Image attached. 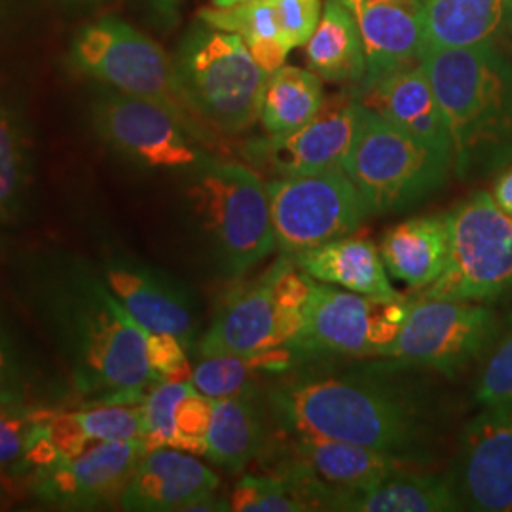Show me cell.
<instances>
[{"label":"cell","instance_id":"60d3db41","mask_svg":"<svg viewBox=\"0 0 512 512\" xmlns=\"http://www.w3.org/2000/svg\"><path fill=\"white\" fill-rule=\"evenodd\" d=\"M150 2H152V6H154L156 14L164 19L165 23L175 21L181 0H150Z\"/></svg>","mask_w":512,"mask_h":512},{"label":"cell","instance_id":"74e56055","mask_svg":"<svg viewBox=\"0 0 512 512\" xmlns=\"http://www.w3.org/2000/svg\"><path fill=\"white\" fill-rule=\"evenodd\" d=\"M281 38L289 50L310 40L321 14V0H270Z\"/></svg>","mask_w":512,"mask_h":512},{"label":"cell","instance_id":"8fae6325","mask_svg":"<svg viewBox=\"0 0 512 512\" xmlns=\"http://www.w3.org/2000/svg\"><path fill=\"white\" fill-rule=\"evenodd\" d=\"M410 302L351 293L315 281L304 310V329L294 351L336 355H378L397 340Z\"/></svg>","mask_w":512,"mask_h":512},{"label":"cell","instance_id":"cb8c5ba5","mask_svg":"<svg viewBox=\"0 0 512 512\" xmlns=\"http://www.w3.org/2000/svg\"><path fill=\"white\" fill-rule=\"evenodd\" d=\"M425 50L492 44L512 25V0H423Z\"/></svg>","mask_w":512,"mask_h":512},{"label":"cell","instance_id":"8992f818","mask_svg":"<svg viewBox=\"0 0 512 512\" xmlns=\"http://www.w3.org/2000/svg\"><path fill=\"white\" fill-rule=\"evenodd\" d=\"M454 158L361 105L344 171L370 215L404 211L440 190Z\"/></svg>","mask_w":512,"mask_h":512},{"label":"cell","instance_id":"d6986e66","mask_svg":"<svg viewBox=\"0 0 512 512\" xmlns=\"http://www.w3.org/2000/svg\"><path fill=\"white\" fill-rule=\"evenodd\" d=\"M219 476L194 454L177 448L148 450L139 461L120 509L135 512L194 511L217 494Z\"/></svg>","mask_w":512,"mask_h":512},{"label":"cell","instance_id":"44dd1931","mask_svg":"<svg viewBox=\"0 0 512 512\" xmlns=\"http://www.w3.org/2000/svg\"><path fill=\"white\" fill-rule=\"evenodd\" d=\"M389 277L412 291L431 287L450 255L448 213L403 220L385 232L380 247Z\"/></svg>","mask_w":512,"mask_h":512},{"label":"cell","instance_id":"e575fe53","mask_svg":"<svg viewBox=\"0 0 512 512\" xmlns=\"http://www.w3.org/2000/svg\"><path fill=\"white\" fill-rule=\"evenodd\" d=\"M190 389L192 382H158L148 389L143 403L147 450L177 448L175 414Z\"/></svg>","mask_w":512,"mask_h":512},{"label":"cell","instance_id":"603a6c76","mask_svg":"<svg viewBox=\"0 0 512 512\" xmlns=\"http://www.w3.org/2000/svg\"><path fill=\"white\" fill-rule=\"evenodd\" d=\"M143 403L145 399L110 397L84 410H57L48 433L59 458H76L99 442H145Z\"/></svg>","mask_w":512,"mask_h":512},{"label":"cell","instance_id":"ba28073f","mask_svg":"<svg viewBox=\"0 0 512 512\" xmlns=\"http://www.w3.org/2000/svg\"><path fill=\"white\" fill-rule=\"evenodd\" d=\"M446 270L423 298L494 302L512 291V217L490 192H475L448 213Z\"/></svg>","mask_w":512,"mask_h":512},{"label":"cell","instance_id":"d590c367","mask_svg":"<svg viewBox=\"0 0 512 512\" xmlns=\"http://www.w3.org/2000/svg\"><path fill=\"white\" fill-rule=\"evenodd\" d=\"M476 403L482 406L512 403V311L495 340L490 359L476 384Z\"/></svg>","mask_w":512,"mask_h":512},{"label":"cell","instance_id":"9a60e30c","mask_svg":"<svg viewBox=\"0 0 512 512\" xmlns=\"http://www.w3.org/2000/svg\"><path fill=\"white\" fill-rule=\"evenodd\" d=\"M359 112L361 103L355 93L332 97L306 126L251 143L247 158L275 179L342 169L359 124Z\"/></svg>","mask_w":512,"mask_h":512},{"label":"cell","instance_id":"5b68a950","mask_svg":"<svg viewBox=\"0 0 512 512\" xmlns=\"http://www.w3.org/2000/svg\"><path fill=\"white\" fill-rule=\"evenodd\" d=\"M71 63L110 90L143 97L173 112L202 145H217V133L192 107L179 80L175 59L126 21L101 18L74 37Z\"/></svg>","mask_w":512,"mask_h":512},{"label":"cell","instance_id":"ffe728a7","mask_svg":"<svg viewBox=\"0 0 512 512\" xmlns=\"http://www.w3.org/2000/svg\"><path fill=\"white\" fill-rule=\"evenodd\" d=\"M355 97L393 126L454 158L450 129L421 61L368 86H359Z\"/></svg>","mask_w":512,"mask_h":512},{"label":"cell","instance_id":"52a82bcc","mask_svg":"<svg viewBox=\"0 0 512 512\" xmlns=\"http://www.w3.org/2000/svg\"><path fill=\"white\" fill-rule=\"evenodd\" d=\"M175 67L188 101L215 131L238 135L260 120L270 74L238 35L202 21L184 37Z\"/></svg>","mask_w":512,"mask_h":512},{"label":"cell","instance_id":"30bf717a","mask_svg":"<svg viewBox=\"0 0 512 512\" xmlns=\"http://www.w3.org/2000/svg\"><path fill=\"white\" fill-rule=\"evenodd\" d=\"M499 330L497 313L484 302L421 298L384 357L452 374L494 348Z\"/></svg>","mask_w":512,"mask_h":512},{"label":"cell","instance_id":"6da1fadb","mask_svg":"<svg viewBox=\"0 0 512 512\" xmlns=\"http://www.w3.org/2000/svg\"><path fill=\"white\" fill-rule=\"evenodd\" d=\"M18 289L78 393L110 397L160 382L148 361L147 330L90 262L65 251L25 256Z\"/></svg>","mask_w":512,"mask_h":512},{"label":"cell","instance_id":"8d00e7d4","mask_svg":"<svg viewBox=\"0 0 512 512\" xmlns=\"http://www.w3.org/2000/svg\"><path fill=\"white\" fill-rule=\"evenodd\" d=\"M215 399L205 397L194 385L177 406L175 429H177V450L194 456H205L207 452V431L211 423Z\"/></svg>","mask_w":512,"mask_h":512},{"label":"cell","instance_id":"4fadbf2b","mask_svg":"<svg viewBox=\"0 0 512 512\" xmlns=\"http://www.w3.org/2000/svg\"><path fill=\"white\" fill-rule=\"evenodd\" d=\"M450 482L461 509L512 511V403L484 406L465 425Z\"/></svg>","mask_w":512,"mask_h":512},{"label":"cell","instance_id":"4dcf8cb0","mask_svg":"<svg viewBox=\"0 0 512 512\" xmlns=\"http://www.w3.org/2000/svg\"><path fill=\"white\" fill-rule=\"evenodd\" d=\"M31 143L21 110L0 95V222H14L29 202Z\"/></svg>","mask_w":512,"mask_h":512},{"label":"cell","instance_id":"7402d4cb","mask_svg":"<svg viewBox=\"0 0 512 512\" xmlns=\"http://www.w3.org/2000/svg\"><path fill=\"white\" fill-rule=\"evenodd\" d=\"M300 270L319 283H329L351 293L397 300L403 294L391 285L380 249L370 239H332L319 247L293 255Z\"/></svg>","mask_w":512,"mask_h":512},{"label":"cell","instance_id":"484cf974","mask_svg":"<svg viewBox=\"0 0 512 512\" xmlns=\"http://www.w3.org/2000/svg\"><path fill=\"white\" fill-rule=\"evenodd\" d=\"M334 511L452 512L461 511V505L450 476L420 475L414 469H406L366 490L342 497Z\"/></svg>","mask_w":512,"mask_h":512},{"label":"cell","instance_id":"b9f144b4","mask_svg":"<svg viewBox=\"0 0 512 512\" xmlns=\"http://www.w3.org/2000/svg\"><path fill=\"white\" fill-rule=\"evenodd\" d=\"M239 2H245V0H213V4H215V6H219V8L234 6V4H239Z\"/></svg>","mask_w":512,"mask_h":512},{"label":"cell","instance_id":"ac0fdd59","mask_svg":"<svg viewBox=\"0 0 512 512\" xmlns=\"http://www.w3.org/2000/svg\"><path fill=\"white\" fill-rule=\"evenodd\" d=\"M340 2L355 19L363 40L366 73L359 86H368L421 61L425 52L423 0Z\"/></svg>","mask_w":512,"mask_h":512},{"label":"cell","instance_id":"f546056e","mask_svg":"<svg viewBox=\"0 0 512 512\" xmlns=\"http://www.w3.org/2000/svg\"><path fill=\"white\" fill-rule=\"evenodd\" d=\"M200 21L241 37L256 63L268 74L283 67L291 52L281 38L270 0H245L226 8H203Z\"/></svg>","mask_w":512,"mask_h":512},{"label":"cell","instance_id":"3957f363","mask_svg":"<svg viewBox=\"0 0 512 512\" xmlns=\"http://www.w3.org/2000/svg\"><path fill=\"white\" fill-rule=\"evenodd\" d=\"M450 129L454 167L475 175L512 158V63L492 44L421 55Z\"/></svg>","mask_w":512,"mask_h":512},{"label":"cell","instance_id":"2e32d148","mask_svg":"<svg viewBox=\"0 0 512 512\" xmlns=\"http://www.w3.org/2000/svg\"><path fill=\"white\" fill-rule=\"evenodd\" d=\"M147 452L143 440L93 444L76 458H59L38 469V495L69 509L120 505L131 476Z\"/></svg>","mask_w":512,"mask_h":512},{"label":"cell","instance_id":"f1b7e54d","mask_svg":"<svg viewBox=\"0 0 512 512\" xmlns=\"http://www.w3.org/2000/svg\"><path fill=\"white\" fill-rule=\"evenodd\" d=\"M55 412L50 406L0 404V473L38 471L59 459L48 433Z\"/></svg>","mask_w":512,"mask_h":512},{"label":"cell","instance_id":"1f68e13d","mask_svg":"<svg viewBox=\"0 0 512 512\" xmlns=\"http://www.w3.org/2000/svg\"><path fill=\"white\" fill-rule=\"evenodd\" d=\"M50 384L12 317L0 306V404L46 406Z\"/></svg>","mask_w":512,"mask_h":512},{"label":"cell","instance_id":"4316f807","mask_svg":"<svg viewBox=\"0 0 512 512\" xmlns=\"http://www.w3.org/2000/svg\"><path fill=\"white\" fill-rule=\"evenodd\" d=\"M311 73L336 84H361L366 73L359 27L340 0H327L323 18L306 42Z\"/></svg>","mask_w":512,"mask_h":512},{"label":"cell","instance_id":"7a4b0ae2","mask_svg":"<svg viewBox=\"0 0 512 512\" xmlns=\"http://www.w3.org/2000/svg\"><path fill=\"white\" fill-rule=\"evenodd\" d=\"M274 414L293 429L418 461L427 442L420 408L397 389L355 376L308 378L275 385Z\"/></svg>","mask_w":512,"mask_h":512},{"label":"cell","instance_id":"9c48e42d","mask_svg":"<svg viewBox=\"0 0 512 512\" xmlns=\"http://www.w3.org/2000/svg\"><path fill=\"white\" fill-rule=\"evenodd\" d=\"M275 245L298 255L332 239L353 236L368 213L344 169L277 177L266 183Z\"/></svg>","mask_w":512,"mask_h":512},{"label":"cell","instance_id":"f35d334b","mask_svg":"<svg viewBox=\"0 0 512 512\" xmlns=\"http://www.w3.org/2000/svg\"><path fill=\"white\" fill-rule=\"evenodd\" d=\"M148 361L160 382H192L186 346L173 334L147 330Z\"/></svg>","mask_w":512,"mask_h":512},{"label":"cell","instance_id":"5bb4252c","mask_svg":"<svg viewBox=\"0 0 512 512\" xmlns=\"http://www.w3.org/2000/svg\"><path fill=\"white\" fill-rule=\"evenodd\" d=\"M304 310L279 308L270 274L264 272L226 298L198 342V355L251 357L268 349L293 348L304 329Z\"/></svg>","mask_w":512,"mask_h":512},{"label":"cell","instance_id":"ab89813d","mask_svg":"<svg viewBox=\"0 0 512 512\" xmlns=\"http://www.w3.org/2000/svg\"><path fill=\"white\" fill-rule=\"evenodd\" d=\"M494 196L495 203L512 217V169L505 171L494 184Z\"/></svg>","mask_w":512,"mask_h":512},{"label":"cell","instance_id":"d4e9b609","mask_svg":"<svg viewBox=\"0 0 512 512\" xmlns=\"http://www.w3.org/2000/svg\"><path fill=\"white\" fill-rule=\"evenodd\" d=\"M268 444V433L253 391L215 399L205 456L228 471H241Z\"/></svg>","mask_w":512,"mask_h":512},{"label":"cell","instance_id":"7c38bea8","mask_svg":"<svg viewBox=\"0 0 512 512\" xmlns=\"http://www.w3.org/2000/svg\"><path fill=\"white\" fill-rule=\"evenodd\" d=\"M92 124L107 145L145 167L192 171L211 158L173 112L143 97L101 93L92 103Z\"/></svg>","mask_w":512,"mask_h":512},{"label":"cell","instance_id":"e0dca14e","mask_svg":"<svg viewBox=\"0 0 512 512\" xmlns=\"http://www.w3.org/2000/svg\"><path fill=\"white\" fill-rule=\"evenodd\" d=\"M101 275L110 293L143 329L173 334L186 348L194 342L196 308L179 283L124 255H107Z\"/></svg>","mask_w":512,"mask_h":512},{"label":"cell","instance_id":"83f0119b","mask_svg":"<svg viewBox=\"0 0 512 512\" xmlns=\"http://www.w3.org/2000/svg\"><path fill=\"white\" fill-rule=\"evenodd\" d=\"M321 78L300 67H279L268 76L260 122L270 137L306 126L325 105Z\"/></svg>","mask_w":512,"mask_h":512},{"label":"cell","instance_id":"d6a6232c","mask_svg":"<svg viewBox=\"0 0 512 512\" xmlns=\"http://www.w3.org/2000/svg\"><path fill=\"white\" fill-rule=\"evenodd\" d=\"M291 363L293 351L289 348L268 349L251 357L200 355V361L192 366V385L209 399H224L253 391L258 370H285Z\"/></svg>","mask_w":512,"mask_h":512},{"label":"cell","instance_id":"7bdbcfd3","mask_svg":"<svg viewBox=\"0 0 512 512\" xmlns=\"http://www.w3.org/2000/svg\"><path fill=\"white\" fill-rule=\"evenodd\" d=\"M88 2H90V0H88Z\"/></svg>","mask_w":512,"mask_h":512},{"label":"cell","instance_id":"277c9868","mask_svg":"<svg viewBox=\"0 0 512 512\" xmlns=\"http://www.w3.org/2000/svg\"><path fill=\"white\" fill-rule=\"evenodd\" d=\"M188 215L220 270L239 277L274 251L266 183L245 165L209 158L186 184Z\"/></svg>","mask_w":512,"mask_h":512},{"label":"cell","instance_id":"836d02e7","mask_svg":"<svg viewBox=\"0 0 512 512\" xmlns=\"http://www.w3.org/2000/svg\"><path fill=\"white\" fill-rule=\"evenodd\" d=\"M228 505L236 512H310L293 486L279 475L241 476Z\"/></svg>","mask_w":512,"mask_h":512}]
</instances>
